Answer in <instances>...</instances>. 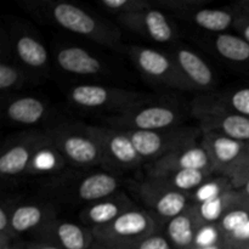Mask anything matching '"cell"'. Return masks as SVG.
<instances>
[{
	"mask_svg": "<svg viewBox=\"0 0 249 249\" xmlns=\"http://www.w3.org/2000/svg\"><path fill=\"white\" fill-rule=\"evenodd\" d=\"M130 56L139 70L147 77L179 89H190L194 85L189 82L175 60H172L164 53L150 48L131 46Z\"/></svg>",
	"mask_w": 249,
	"mask_h": 249,
	"instance_id": "cell-3",
	"label": "cell"
},
{
	"mask_svg": "<svg viewBox=\"0 0 249 249\" xmlns=\"http://www.w3.org/2000/svg\"><path fill=\"white\" fill-rule=\"evenodd\" d=\"M215 50L224 58L233 62L249 61V44L242 36L219 34L215 39Z\"/></svg>",
	"mask_w": 249,
	"mask_h": 249,
	"instance_id": "cell-18",
	"label": "cell"
},
{
	"mask_svg": "<svg viewBox=\"0 0 249 249\" xmlns=\"http://www.w3.org/2000/svg\"><path fill=\"white\" fill-rule=\"evenodd\" d=\"M246 198L243 195L241 196H235V195L231 194H223L221 196L216 197V198L212 199V201L204 202L199 206V214H201L202 218L204 219L208 223H213L216 221L218 219L221 218L223 213L226 209V204H232L235 201L238 199Z\"/></svg>",
	"mask_w": 249,
	"mask_h": 249,
	"instance_id": "cell-26",
	"label": "cell"
},
{
	"mask_svg": "<svg viewBox=\"0 0 249 249\" xmlns=\"http://www.w3.org/2000/svg\"><path fill=\"white\" fill-rule=\"evenodd\" d=\"M218 230L212 225H206L199 229L196 232L195 237V245L198 248H209L214 247L218 241Z\"/></svg>",
	"mask_w": 249,
	"mask_h": 249,
	"instance_id": "cell-33",
	"label": "cell"
},
{
	"mask_svg": "<svg viewBox=\"0 0 249 249\" xmlns=\"http://www.w3.org/2000/svg\"><path fill=\"white\" fill-rule=\"evenodd\" d=\"M101 4L108 11L119 14V16L138 14L150 9V4L141 0H102Z\"/></svg>",
	"mask_w": 249,
	"mask_h": 249,
	"instance_id": "cell-28",
	"label": "cell"
},
{
	"mask_svg": "<svg viewBox=\"0 0 249 249\" xmlns=\"http://www.w3.org/2000/svg\"><path fill=\"white\" fill-rule=\"evenodd\" d=\"M187 206V197L178 190H170L160 194L153 203V207L160 215L169 218L170 220L184 213Z\"/></svg>",
	"mask_w": 249,
	"mask_h": 249,
	"instance_id": "cell-21",
	"label": "cell"
},
{
	"mask_svg": "<svg viewBox=\"0 0 249 249\" xmlns=\"http://www.w3.org/2000/svg\"><path fill=\"white\" fill-rule=\"evenodd\" d=\"M56 147L71 162L82 167H90L104 160V151L96 139L89 134L66 133L53 136Z\"/></svg>",
	"mask_w": 249,
	"mask_h": 249,
	"instance_id": "cell-5",
	"label": "cell"
},
{
	"mask_svg": "<svg viewBox=\"0 0 249 249\" xmlns=\"http://www.w3.org/2000/svg\"><path fill=\"white\" fill-rule=\"evenodd\" d=\"M87 131L96 139L104 151V155H108L119 164L126 167V165L138 164L141 160L126 131L109 130V129L102 128H87Z\"/></svg>",
	"mask_w": 249,
	"mask_h": 249,
	"instance_id": "cell-8",
	"label": "cell"
},
{
	"mask_svg": "<svg viewBox=\"0 0 249 249\" xmlns=\"http://www.w3.org/2000/svg\"><path fill=\"white\" fill-rule=\"evenodd\" d=\"M164 6H168L170 7L172 10H177V11H184V7L185 10H189L190 7H196V6H199V5L203 4V1H197V0H195V1H191V0H186V1H164L162 2Z\"/></svg>",
	"mask_w": 249,
	"mask_h": 249,
	"instance_id": "cell-38",
	"label": "cell"
},
{
	"mask_svg": "<svg viewBox=\"0 0 249 249\" xmlns=\"http://www.w3.org/2000/svg\"><path fill=\"white\" fill-rule=\"evenodd\" d=\"M182 169H197L211 173L214 167L206 147L189 146L164 156L155 162L152 175L155 178H163Z\"/></svg>",
	"mask_w": 249,
	"mask_h": 249,
	"instance_id": "cell-4",
	"label": "cell"
},
{
	"mask_svg": "<svg viewBox=\"0 0 249 249\" xmlns=\"http://www.w3.org/2000/svg\"><path fill=\"white\" fill-rule=\"evenodd\" d=\"M58 240L65 249H87L89 238L82 228L73 223H63L56 230Z\"/></svg>",
	"mask_w": 249,
	"mask_h": 249,
	"instance_id": "cell-23",
	"label": "cell"
},
{
	"mask_svg": "<svg viewBox=\"0 0 249 249\" xmlns=\"http://www.w3.org/2000/svg\"><path fill=\"white\" fill-rule=\"evenodd\" d=\"M15 50L19 60L28 67L41 68L48 63L49 56L45 46L31 36H18Z\"/></svg>",
	"mask_w": 249,
	"mask_h": 249,
	"instance_id": "cell-17",
	"label": "cell"
},
{
	"mask_svg": "<svg viewBox=\"0 0 249 249\" xmlns=\"http://www.w3.org/2000/svg\"><path fill=\"white\" fill-rule=\"evenodd\" d=\"M32 152L23 145L9 148L0 157V173L2 175H17L28 168L32 162Z\"/></svg>",
	"mask_w": 249,
	"mask_h": 249,
	"instance_id": "cell-20",
	"label": "cell"
},
{
	"mask_svg": "<svg viewBox=\"0 0 249 249\" xmlns=\"http://www.w3.org/2000/svg\"><path fill=\"white\" fill-rule=\"evenodd\" d=\"M208 133L220 134L241 142H249V117L236 112H214L202 109L199 114Z\"/></svg>",
	"mask_w": 249,
	"mask_h": 249,
	"instance_id": "cell-9",
	"label": "cell"
},
{
	"mask_svg": "<svg viewBox=\"0 0 249 249\" xmlns=\"http://www.w3.org/2000/svg\"><path fill=\"white\" fill-rule=\"evenodd\" d=\"M141 160H160L169 153L192 146L195 130L192 129H164L157 131H126Z\"/></svg>",
	"mask_w": 249,
	"mask_h": 249,
	"instance_id": "cell-2",
	"label": "cell"
},
{
	"mask_svg": "<svg viewBox=\"0 0 249 249\" xmlns=\"http://www.w3.org/2000/svg\"><path fill=\"white\" fill-rule=\"evenodd\" d=\"M138 249H172L169 242L162 236H148L141 241Z\"/></svg>",
	"mask_w": 249,
	"mask_h": 249,
	"instance_id": "cell-36",
	"label": "cell"
},
{
	"mask_svg": "<svg viewBox=\"0 0 249 249\" xmlns=\"http://www.w3.org/2000/svg\"><path fill=\"white\" fill-rule=\"evenodd\" d=\"M108 225L109 237L122 240L141 237L153 228L150 216L139 211L124 212Z\"/></svg>",
	"mask_w": 249,
	"mask_h": 249,
	"instance_id": "cell-13",
	"label": "cell"
},
{
	"mask_svg": "<svg viewBox=\"0 0 249 249\" xmlns=\"http://www.w3.org/2000/svg\"><path fill=\"white\" fill-rule=\"evenodd\" d=\"M233 24H235L237 31L241 33L242 38L249 44V16L248 15L245 14L238 16L237 18H235Z\"/></svg>",
	"mask_w": 249,
	"mask_h": 249,
	"instance_id": "cell-37",
	"label": "cell"
},
{
	"mask_svg": "<svg viewBox=\"0 0 249 249\" xmlns=\"http://www.w3.org/2000/svg\"><path fill=\"white\" fill-rule=\"evenodd\" d=\"M70 96L77 106L84 108H100L118 100V97H116V91L113 90L101 85L91 84L77 85L72 89Z\"/></svg>",
	"mask_w": 249,
	"mask_h": 249,
	"instance_id": "cell-14",
	"label": "cell"
},
{
	"mask_svg": "<svg viewBox=\"0 0 249 249\" xmlns=\"http://www.w3.org/2000/svg\"><path fill=\"white\" fill-rule=\"evenodd\" d=\"M245 9H246L245 12L249 16V2H246V4H245Z\"/></svg>",
	"mask_w": 249,
	"mask_h": 249,
	"instance_id": "cell-42",
	"label": "cell"
},
{
	"mask_svg": "<svg viewBox=\"0 0 249 249\" xmlns=\"http://www.w3.org/2000/svg\"><path fill=\"white\" fill-rule=\"evenodd\" d=\"M168 235L177 247H190L195 242V237H196L194 221L186 214H181L172 219L168 224Z\"/></svg>",
	"mask_w": 249,
	"mask_h": 249,
	"instance_id": "cell-22",
	"label": "cell"
},
{
	"mask_svg": "<svg viewBox=\"0 0 249 249\" xmlns=\"http://www.w3.org/2000/svg\"><path fill=\"white\" fill-rule=\"evenodd\" d=\"M174 60L194 87L202 88V89L212 87L214 82L213 72L206 61L202 60L197 53L189 49H179Z\"/></svg>",
	"mask_w": 249,
	"mask_h": 249,
	"instance_id": "cell-11",
	"label": "cell"
},
{
	"mask_svg": "<svg viewBox=\"0 0 249 249\" xmlns=\"http://www.w3.org/2000/svg\"><path fill=\"white\" fill-rule=\"evenodd\" d=\"M32 165L36 172H53L58 167V156L50 148H40L32 158Z\"/></svg>",
	"mask_w": 249,
	"mask_h": 249,
	"instance_id": "cell-30",
	"label": "cell"
},
{
	"mask_svg": "<svg viewBox=\"0 0 249 249\" xmlns=\"http://www.w3.org/2000/svg\"><path fill=\"white\" fill-rule=\"evenodd\" d=\"M209 173L197 169H182L169 174V186L178 191H190L198 189Z\"/></svg>",
	"mask_w": 249,
	"mask_h": 249,
	"instance_id": "cell-24",
	"label": "cell"
},
{
	"mask_svg": "<svg viewBox=\"0 0 249 249\" xmlns=\"http://www.w3.org/2000/svg\"><path fill=\"white\" fill-rule=\"evenodd\" d=\"M43 218V212L36 206H22L15 209L11 215V228L16 232H24L36 228Z\"/></svg>",
	"mask_w": 249,
	"mask_h": 249,
	"instance_id": "cell-25",
	"label": "cell"
},
{
	"mask_svg": "<svg viewBox=\"0 0 249 249\" xmlns=\"http://www.w3.org/2000/svg\"><path fill=\"white\" fill-rule=\"evenodd\" d=\"M246 143L215 133H207L204 147L208 151L214 169L220 168L230 174L245 151Z\"/></svg>",
	"mask_w": 249,
	"mask_h": 249,
	"instance_id": "cell-10",
	"label": "cell"
},
{
	"mask_svg": "<svg viewBox=\"0 0 249 249\" xmlns=\"http://www.w3.org/2000/svg\"><path fill=\"white\" fill-rule=\"evenodd\" d=\"M229 106L236 113L249 117V88L232 92L229 96Z\"/></svg>",
	"mask_w": 249,
	"mask_h": 249,
	"instance_id": "cell-32",
	"label": "cell"
},
{
	"mask_svg": "<svg viewBox=\"0 0 249 249\" xmlns=\"http://www.w3.org/2000/svg\"><path fill=\"white\" fill-rule=\"evenodd\" d=\"M121 214V207L114 202H100L90 207L85 216L94 225H108Z\"/></svg>",
	"mask_w": 249,
	"mask_h": 249,
	"instance_id": "cell-27",
	"label": "cell"
},
{
	"mask_svg": "<svg viewBox=\"0 0 249 249\" xmlns=\"http://www.w3.org/2000/svg\"><path fill=\"white\" fill-rule=\"evenodd\" d=\"M45 113V106L36 97H22L15 100L6 107L7 118L16 123L36 124Z\"/></svg>",
	"mask_w": 249,
	"mask_h": 249,
	"instance_id": "cell-16",
	"label": "cell"
},
{
	"mask_svg": "<svg viewBox=\"0 0 249 249\" xmlns=\"http://www.w3.org/2000/svg\"><path fill=\"white\" fill-rule=\"evenodd\" d=\"M192 18L197 26L211 32H224L235 22V17L231 12L220 9L198 10Z\"/></svg>",
	"mask_w": 249,
	"mask_h": 249,
	"instance_id": "cell-19",
	"label": "cell"
},
{
	"mask_svg": "<svg viewBox=\"0 0 249 249\" xmlns=\"http://www.w3.org/2000/svg\"><path fill=\"white\" fill-rule=\"evenodd\" d=\"M249 164V142L246 143L245 151H243L242 156H241L240 160L237 162V164L232 168V170L230 172V177L232 178V184H235L233 186H237L238 181H240L241 177H242L243 172H245L246 168Z\"/></svg>",
	"mask_w": 249,
	"mask_h": 249,
	"instance_id": "cell-35",
	"label": "cell"
},
{
	"mask_svg": "<svg viewBox=\"0 0 249 249\" xmlns=\"http://www.w3.org/2000/svg\"><path fill=\"white\" fill-rule=\"evenodd\" d=\"M51 15L53 21L66 31L91 38L92 40L100 44L114 45L121 38L118 32L106 27L104 23L97 21L94 16L75 5L67 4V2L56 4L53 7Z\"/></svg>",
	"mask_w": 249,
	"mask_h": 249,
	"instance_id": "cell-1",
	"label": "cell"
},
{
	"mask_svg": "<svg viewBox=\"0 0 249 249\" xmlns=\"http://www.w3.org/2000/svg\"><path fill=\"white\" fill-rule=\"evenodd\" d=\"M249 220V207L246 208H235L226 212L225 215L221 218L220 226L225 232L232 235L237 231L243 224Z\"/></svg>",
	"mask_w": 249,
	"mask_h": 249,
	"instance_id": "cell-29",
	"label": "cell"
},
{
	"mask_svg": "<svg viewBox=\"0 0 249 249\" xmlns=\"http://www.w3.org/2000/svg\"><path fill=\"white\" fill-rule=\"evenodd\" d=\"M122 24L157 43H169L174 38V28L169 19L160 10L147 9L138 14L119 16Z\"/></svg>",
	"mask_w": 249,
	"mask_h": 249,
	"instance_id": "cell-6",
	"label": "cell"
},
{
	"mask_svg": "<svg viewBox=\"0 0 249 249\" xmlns=\"http://www.w3.org/2000/svg\"><path fill=\"white\" fill-rule=\"evenodd\" d=\"M119 123L130 126L131 130L157 131L170 129L179 122L180 117L174 108L162 105L130 109L121 116Z\"/></svg>",
	"mask_w": 249,
	"mask_h": 249,
	"instance_id": "cell-7",
	"label": "cell"
},
{
	"mask_svg": "<svg viewBox=\"0 0 249 249\" xmlns=\"http://www.w3.org/2000/svg\"><path fill=\"white\" fill-rule=\"evenodd\" d=\"M225 182L223 180H214V181L204 182L203 185L196 190V201L199 203H204V202L212 201V199L216 198V197L221 196L224 194V189H225Z\"/></svg>",
	"mask_w": 249,
	"mask_h": 249,
	"instance_id": "cell-31",
	"label": "cell"
},
{
	"mask_svg": "<svg viewBox=\"0 0 249 249\" xmlns=\"http://www.w3.org/2000/svg\"><path fill=\"white\" fill-rule=\"evenodd\" d=\"M248 246H249V241H248Z\"/></svg>",
	"mask_w": 249,
	"mask_h": 249,
	"instance_id": "cell-45",
	"label": "cell"
},
{
	"mask_svg": "<svg viewBox=\"0 0 249 249\" xmlns=\"http://www.w3.org/2000/svg\"><path fill=\"white\" fill-rule=\"evenodd\" d=\"M198 249H218L216 247H209V248H198Z\"/></svg>",
	"mask_w": 249,
	"mask_h": 249,
	"instance_id": "cell-43",
	"label": "cell"
},
{
	"mask_svg": "<svg viewBox=\"0 0 249 249\" xmlns=\"http://www.w3.org/2000/svg\"><path fill=\"white\" fill-rule=\"evenodd\" d=\"M243 196L246 197V198L249 199V178L247 179V181H246V184L243 185Z\"/></svg>",
	"mask_w": 249,
	"mask_h": 249,
	"instance_id": "cell-41",
	"label": "cell"
},
{
	"mask_svg": "<svg viewBox=\"0 0 249 249\" xmlns=\"http://www.w3.org/2000/svg\"><path fill=\"white\" fill-rule=\"evenodd\" d=\"M41 249H58V248H55V247H45V248H41Z\"/></svg>",
	"mask_w": 249,
	"mask_h": 249,
	"instance_id": "cell-44",
	"label": "cell"
},
{
	"mask_svg": "<svg viewBox=\"0 0 249 249\" xmlns=\"http://www.w3.org/2000/svg\"><path fill=\"white\" fill-rule=\"evenodd\" d=\"M19 72L11 65H0V89L9 90L19 82Z\"/></svg>",
	"mask_w": 249,
	"mask_h": 249,
	"instance_id": "cell-34",
	"label": "cell"
},
{
	"mask_svg": "<svg viewBox=\"0 0 249 249\" xmlns=\"http://www.w3.org/2000/svg\"><path fill=\"white\" fill-rule=\"evenodd\" d=\"M118 187V180L107 173H96L85 178L79 185L78 195L84 201H99L113 194Z\"/></svg>",
	"mask_w": 249,
	"mask_h": 249,
	"instance_id": "cell-15",
	"label": "cell"
},
{
	"mask_svg": "<svg viewBox=\"0 0 249 249\" xmlns=\"http://www.w3.org/2000/svg\"><path fill=\"white\" fill-rule=\"evenodd\" d=\"M7 225H9V218H7V214L5 212V209H0V230L4 232L6 230Z\"/></svg>",
	"mask_w": 249,
	"mask_h": 249,
	"instance_id": "cell-40",
	"label": "cell"
},
{
	"mask_svg": "<svg viewBox=\"0 0 249 249\" xmlns=\"http://www.w3.org/2000/svg\"><path fill=\"white\" fill-rule=\"evenodd\" d=\"M57 63L63 71L72 74L91 75L102 71L99 58L78 46H68L58 51Z\"/></svg>",
	"mask_w": 249,
	"mask_h": 249,
	"instance_id": "cell-12",
	"label": "cell"
},
{
	"mask_svg": "<svg viewBox=\"0 0 249 249\" xmlns=\"http://www.w3.org/2000/svg\"><path fill=\"white\" fill-rule=\"evenodd\" d=\"M232 238L237 242H248L249 241V220L246 224H243L237 231L232 233Z\"/></svg>",
	"mask_w": 249,
	"mask_h": 249,
	"instance_id": "cell-39",
	"label": "cell"
}]
</instances>
